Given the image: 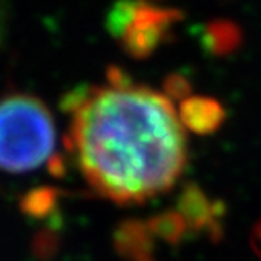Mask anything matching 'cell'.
<instances>
[{
    "label": "cell",
    "mask_w": 261,
    "mask_h": 261,
    "mask_svg": "<svg viewBox=\"0 0 261 261\" xmlns=\"http://www.w3.org/2000/svg\"><path fill=\"white\" fill-rule=\"evenodd\" d=\"M55 141L53 116L38 97L14 93L0 98V170H38L53 156Z\"/></svg>",
    "instance_id": "2"
},
{
    "label": "cell",
    "mask_w": 261,
    "mask_h": 261,
    "mask_svg": "<svg viewBox=\"0 0 261 261\" xmlns=\"http://www.w3.org/2000/svg\"><path fill=\"white\" fill-rule=\"evenodd\" d=\"M178 19L180 14L176 10L122 0L109 15V29L121 39L130 56L144 58L168 38V31Z\"/></svg>",
    "instance_id": "3"
},
{
    "label": "cell",
    "mask_w": 261,
    "mask_h": 261,
    "mask_svg": "<svg viewBox=\"0 0 261 261\" xmlns=\"http://www.w3.org/2000/svg\"><path fill=\"white\" fill-rule=\"evenodd\" d=\"M180 121L184 127L197 134L214 133L224 122V109L208 97H187L180 106Z\"/></svg>",
    "instance_id": "5"
},
{
    "label": "cell",
    "mask_w": 261,
    "mask_h": 261,
    "mask_svg": "<svg viewBox=\"0 0 261 261\" xmlns=\"http://www.w3.org/2000/svg\"><path fill=\"white\" fill-rule=\"evenodd\" d=\"M180 216L184 217L187 227L195 232H208L219 236L221 214L216 205H211L208 198L195 187H187L180 198Z\"/></svg>",
    "instance_id": "4"
},
{
    "label": "cell",
    "mask_w": 261,
    "mask_h": 261,
    "mask_svg": "<svg viewBox=\"0 0 261 261\" xmlns=\"http://www.w3.org/2000/svg\"><path fill=\"white\" fill-rule=\"evenodd\" d=\"M70 148L83 178L119 205L158 197L187 165L184 124L170 97L119 80L71 100Z\"/></svg>",
    "instance_id": "1"
},
{
    "label": "cell",
    "mask_w": 261,
    "mask_h": 261,
    "mask_svg": "<svg viewBox=\"0 0 261 261\" xmlns=\"http://www.w3.org/2000/svg\"><path fill=\"white\" fill-rule=\"evenodd\" d=\"M5 31H7V4L5 0H0V48H2Z\"/></svg>",
    "instance_id": "6"
}]
</instances>
